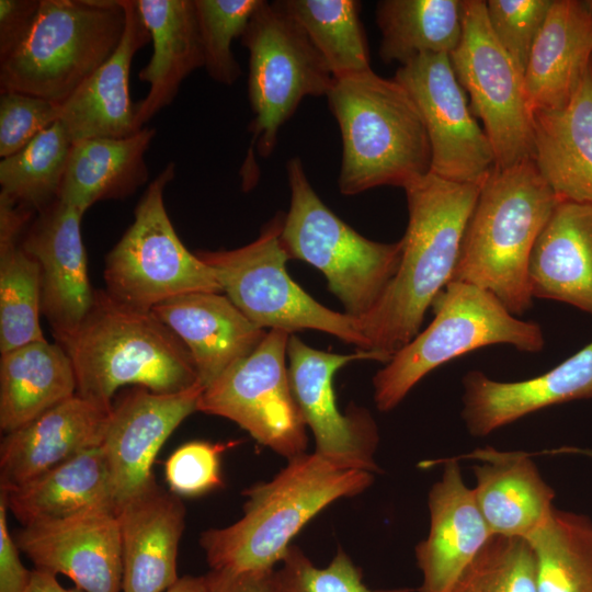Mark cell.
<instances>
[{"instance_id":"7bdbcfd3","label":"cell","mask_w":592,"mask_h":592,"mask_svg":"<svg viewBox=\"0 0 592 592\" xmlns=\"http://www.w3.org/2000/svg\"><path fill=\"white\" fill-rule=\"evenodd\" d=\"M0 157L8 158L59 118V105L35 95L0 91Z\"/></svg>"},{"instance_id":"7402d4cb","label":"cell","mask_w":592,"mask_h":592,"mask_svg":"<svg viewBox=\"0 0 592 592\" xmlns=\"http://www.w3.org/2000/svg\"><path fill=\"white\" fill-rule=\"evenodd\" d=\"M111 409L76 394L7 433L0 446L1 489L22 485L101 446Z\"/></svg>"},{"instance_id":"9c48e42d","label":"cell","mask_w":592,"mask_h":592,"mask_svg":"<svg viewBox=\"0 0 592 592\" xmlns=\"http://www.w3.org/2000/svg\"><path fill=\"white\" fill-rule=\"evenodd\" d=\"M284 216H275L252 242L231 250H196L215 272L223 293L257 326L293 333L317 330L366 351L358 321L314 299L286 270L281 240Z\"/></svg>"},{"instance_id":"4fadbf2b","label":"cell","mask_w":592,"mask_h":592,"mask_svg":"<svg viewBox=\"0 0 592 592\" xmlns=\"http://www.w3.org/2000/svg\"><path fill=\"white\" fill-rule=\"evenodd\" d=\"M291 333L271 329L257 349L206 387L197 411L229 419L288 460L307 448L286 367Z\"/></svg>"},{"instance_id":"836d02e7","label":"cell","mask_w":592,"mask_h":592,"mask_svg":"<svg viewBox=\"0 0 592 592\" xmlns=\"http://www.w3.org/2000/svg\"><path fill=\"white\" fill-rule=\"evenodd\" d=\"M376 22L384 62L402 66L423 54L451 55L463 34V0H383Z\"/></svg>"},{"instance_id":"ffe728a7","label":"cell","mask_w":592,"mask_h":592,"mask_svg":"<svg viewBox=\"0 0 592 592\" xmlns=\"http://www.w3.org/2000/svg\"><path fill=\"white\" fill-rule=\"evenodd\" d=\"M436 463L444 468L428 496L430 530L415 546L422 574L418 592H447L493 535L473 489L463 480L458 462L451 457Z\"/></svg>"},{"instance_id":"5bb4252c","label":"cell","mask_w":592,"mask_h":592,"mask_svg":"<svg viewBox=\"0 0 592 592\" xmlns=\"http://www.w3.org/2000/svg\"><path fill=\"white\" fill-rule=\"evenodd\" d=\"M414 101L431 147L433 174L481 186L497 168L490 140L470 110L448 54H423L394 78Z\"/></svg>"},{"instance_id":"8d00e7d4","label":"cell","mask_w":592,"mask_h":592,"mask_svg":"<svg viewBox=\"0 0 592 592\" xmlns=\"http://www.w3.org/2000/svg\"><path fill=\"white\" fill-rule=\"evenodd\" d=\"M72 140L59 121L0 161V195L36 214L58 200Z\"/></svg>"},{"instance_id":"cb8c5ba5","label":"cell","mask_w":592,"mask_h":592,"mask_svg":"<svg viewBox=\"0 0 592 592\" xmlns=\"http://www.w3.org/2000/svg\"><path fill=\"white\" fill-rule=\"evenodd\" d=\"M122 544V592H164L180 578L179 544L185 509L157 483L115 511Z\"/></svg>"},{"instance_id":"6da1fadb","label":"cell","mask_w":592,"mask_h":592,"mask_svg":"<svg viewBox=\"0 0 592 592\" xmlns=\"http://www.w3.org/2000/svg\"><path fill=\"white\" fill-rule=\"evenodd\" d=\"M408 226L398 269L358 327L366 351L385 363L420 332L425 312L451 282L480 186L429 172L405 186Z\"/></svg>"},{"instance_id":"f546056e","label":"cell","mask_w":592,"mask_h":592,"mask_svg":"<svg viewBox=\"0 0 592 592\" xmlns=\"http://www.w3.org/2000/svg\"><path fill=\"white\" fill-rule=\"evenodd\" d=\"M22 527L92 511H113L109 470L101 447L87 449L22 485L1 489Z\"/></svg>"},{"instance_id":"1f68e13d","label":"cell","mask_w":592,"mask_h":592,"mask_svg":"<svg viewBox=\"0 0 592 592\" xmlns=\"http://www.w3.org/2000/svg\"><path fill=\"white\" fill-rule=\"evenodd\" d=\"M77 394L71 360L46 339L1 353L0 428L10 433Z\"/></svg>"},{"instance_id":"44dd1931","label":"cell","mask_w":592,"mask_h":592,"mask_svg":"<svg viewBox=\"0 0 592 592\" xmlns=\"http://www.w3.org/2000/svg\"><path fill=\"white\" fill-rule=\"evenodd\" d=\"M151 311L186 346L204 389L251 354L267 332L224 293L180 295L158 304Z\"/></svg>"},{"instance_id":"b9f144b4","label":"cell","mask_w":592,"mask_h":592,"mask_svg":"<svg viewBox=\"0 0 592 592\" xmlns=\"http://www.w3.org/2000/svg\"><path fill=\"white\" fill-rule=\"evenodd\" d=\"M240 441H192L179 446L164 462V477L172 493L197 497L224 486L220 456Z\"/></svg>"},{"instance_id":"52a82bcc","label":"cell","mask_w":592,"mask_h":592,"mask_svg":"<svg viewBox=\"0 0 592 592\" xmlns=\"http://www.w3.org/2000/svg\"><path fill=\"white\" fill-rule=\"evenodd\" d=\"M432 306L434 318L426 329L375 374L374 401L379 411L392 410L424 376L468 352L506 344L536 353L545 346L538 323L521 320L476 285L451 281Z\"/></svg>"},{"instance_id":"ee69618b","label":"cell","mask_w":592,"mask_h":592,"mask_svg":"<svg viewBox=\"0 0 592 592\" xmlns=\"http://www.w3.org/2000/svg\"><path fill=\"white\" fill-rule=\"evenodd\" d=\"M39 4L41 0H0V60L24 41Z\"/></svg>"},{"instance_id":"ab89813d","label":"cell","mask_w":592,"mask_h":592,"mask_svg":"<svg viewBox=\"0 0 592 592\" xmlns=\"http://www.w3.org/2000/svg\"><path fill=\"white\" fill-rule=\"evenodd\" d=\"M269 592H413L409 588L369 589L363 583V573L349 555L339 547L331 562L319 568L291 545L278 568L271 572Z\"/></svg>"},{"instance_id":"4dcf8cb0","label":"cell","mask_w":592,"mask_h":592,"mask_svg":"<svg viewBox=\"0 0 592 592\" xmlns=\"http://www.w3.org/2000/svg\"><path fill=\"white\" fill-rule=\"evenodd\" d=\"M155 136L145 126L127 137L72 143L58 200L84 214L98 202L133 195L149 179L145 155Z\"/></svg>"},{"instance_id":"83f0119b","label":"cell","mask_w":592,"mask_h":592,"mask_svg":"<svg viewBox=\"0 0 592 592\" xmlns=\"http://www.w3.org/2000/svg\"><path fill=\"white\" fill-rule=\"evenodd\" d=\"M533 160L559 201L592 205V62L569 103L533 112Z\"/></svg>"},{"instance_id":"4316f807","label":"cell","mask_w":592,"mask_h":592,"mask_svg":"<svg viewBox=\"0 0 592 592\" xmlns=\"http://www.w3.org/2000/svg\"><path fill=\"white\" fill-rule=\"evenodd\" d=\"M453 458L482 462L473 467V491L493 535L527 538L551 514L554 489L543 479L530 454L487 447Z\"/></svg>"},{"instance_id":"5b68a950","label":"cell","mask_w":592,"mask_h":592,"mask_svg":"<svg viewBox=\"0 0 592 592\" xmlns=\"http://www.w3.org/2000/svg\"><path fill=\"white\" fill-rule=\"evenodd\" d=\"M326 96L342 138V194L382 185L405 189L430 172L431 147L421 114L395 79L371 69L333 79Z\"/></svg>"},{"instance_id":"2e32d148","label":"cell","mask_w":592,"mask_h":592,"mask_svg":"<svg viewBox=\"0 0 592 592\" xmlns=\"http://www.w3.org/2000/svg\"><path fill=\"white\" fill-rule=\"evenodd\" d=\"M203 390L201 384L172 394L135 386L113 402L100 447L115 511L156 485V456L180 423L197 411Z\"/></svg>"},{"instance_id":"8992f818","label":"cell","mask_w":592,"mask_h":592,"mask_svg":"<svg viewBox=\"0 0 592 592\" xmlns=\"http://www.w3.org/2000/svg\"><path fill=\"white\" fill-rule=\"evenodd\" d=\"M125 21L121 0H41L24 41L0 60V91L61 104L114 53Z\"/></svg>"},{"instance_id":"ba28073f","label":"cell","mask_w":592,"mask_h":592,"mask_svg":"<svg viewBox=\"0 0 592 592\" xmlns=\"http://www.w3.org/2000/svg\"><path fill=\"white\" fill-rule=\"evenodd\" d=\"M291 204L281 240L291 259L318 269L344 312L357 321L377 304L394 277L401 257V240H369L320 200L298 157L286 163Z\"/></svg>"},{"instance_id":"277c9868","label":"cell","mask_w":592,"mask_h":592,"mask_svg":"<svg viewBox=\"0 0 592 592\" xmlns=\"http://www.w3.org/2000/svg\"><path fill=\"white\" fill-rule=\"evenodd\" d=\"M71 360L77 395L112 408L118 388L172 394L198 383L190 352L151 310L136 309L95 289L75 334L60 344Z\"/></svg>"},{"instance_id":"d6986e66","label":"cell","mask_w":592,"mask_h":592,"mask_svg":"<svg viewBox=\"0 0 592 592\" xmlns=\"http://www.w3.org/2000/svg\"><path fill=\"white\" fill-rule=\"evenodd\" d=\"M462 384L465 426L473 436H486L549 406L592 399V342L530 379L499 382L480 371H469Z\"/></svg>"},{"instance_id":"d4e9b609","label":"cell","mask_w":592,"mask_h":592,"mask_svg":"<svg viewBox=\"0 0 592 592\" xmlns=\"http://www.w3.org/2000/svg\"><path fill=\"white\" fill-rule=\"evenodd\" d=\"M592 62V11L587 1L554 0L523 77L530 109L565 107Z\"/></svg>"},{"instance_id":"8fae6325","label":"cell","mask_w":592,"mask_h":592,"mask_svg":"<svg viewBox=\"0 0 592 592\" xmlns=\"http://www.w3.org/2000/svg\"><path fill=\"white\" fill-rule=\"evenodd\" d=\"M240 39L249 52L248 95L254 114L248 162L254 146L261 157L271 156L282 125L301 100L327 95L333 77L281 1L262 0Z\"/></svg>"},{"instance_id":"9a60e30c","label":"cell","mask_w":592,"mask_h":592,"mask_svg":"<svg viewBox=\"0 0 592 592\" xmlns=\"http://www.w3.org/2000/svg\"><path fill=\"white\" fill-rule=\"evenodd\" d=\"M287 357L293 395L314 434L315 452L344 468L373 474L379 471L374 459L378 444L377 425L364 408L353 407L345 413L340 411L333 377L348 363L360 360L385 363L384 358L364 350L350 354L320 351L293 334L288 340Z\"/></svg>"},{"instance_id":"603a6c76","label":"cell","mask_w":592,"mask_h":592,"mask_svg":"<svg viewBox=\"0 0 592 592\" xmlns=\"http://www.w3.org/2000/svg\"><path fill=\"white\" fill-rule=\"evenodd\" d=\"M126 21L114 53L59 105V118L72 143L122 138L138 132L129 90L135 54L150 42L136 0H121Z\"/></svg>"},{"instance_id":"7c38bea8","label":"cell","mask_w":592,"mask_h":592,"mask_svg":"<svg viewBox=\"0 0 592 592\" xmlns=\"http://www.w3.org/2000/svg\"><path fill=\"white\" fill-rule=\"evenodd\" d=\"M449 58L471 112L482 121L497 168L533 159V114L523 76L493 35L486 1L463 0V34Z\"/></svg>"},{"instance_id":"7dc6e473","label":"cell","mask_w":592,"mask_h":592,"mask_svg":"<svg viewBox=\"0 0 592 592\" xmlns=\"http://www.w3.org/2000/svg\"><path fill=\"white\" fill-rule=\"evenodd\" d=\"M25 592H83L78 588L66 589L57 580V576L50 572L34 569L31 582Z\"/></svg>"},{"instance_id":"f1b7e54d","label":"cell","mask_w":592,"mask_h":592,"mask_svg":"<svg viewBox=\"0 0 592 592\" xmlns=\"http://www.w3.org/2000/svg\"><path fill=\"white\" fill-rule=\"evenodd\" d=\"M136 5L152 42L150 60L138 73L149 83L135 106L139 130L172 103L187 76L204 67V55L194 0H136Z\"/></svg>"},{"instance_id":"484cf974","label":"cell","mask_w":592,"mask_h":592,"mask_svg":"<svg viewBox=\"0 0 592 592\" xmlns=\"http://www.w3.org/2000/svg\"><path fill=\"white\" fill-rule=\"evenodd\" d=\"M533 298L573 306L592 316V205L559 201L528 264Z\"/></svg>"},{"instance_id":"74e56055","label":"cell","mask_w":592,"mask_h":592,"mask_svg":"<svg viewBox=\"0 0 592 592\" xmlns=\"http://www.w3.org/2000/svg\"><path fill=\"white\" fill-rule=\"evenodd\" d=\"M447 592H537V562L531 543L492 535Z\"/></svg>"},{"instance_id":"f6af8a7d","label":"cell","mask_w":592,"mask_h":592,"mask_svg":"<svg viewBox=\"0 0 592 592\" xmlns=\"http://www.w3.org/2000/svg\"><path fill=\"white\" fill-rule=\"evenodd\" d=\"M7 510L0 496V592H25L33 570L26 569L20 559V549L8 528Z\"/></svg>"},{"instance_id":"d590c367","label":"cell","mask_w":592,"mask_h":592,"mask_svg":"<svg viewBox=\"0 0 592 592\" xmlns=\"http://www.w3.org/2000/svg\"><path fill=\"white\" fill-rule=\"evenodd\" d=\"M526 539L537 562V592H592V521L554 508Z\"/></svg>"},{"instance_id":"f35d334b","label":"cell","mask_w":592,"mask_h":592,"mask_svg":"<svg viewBox=\"0 0 592 592\" xmlns=\"http://www.w3.org/2000/svg\"><path fill=\"white\" fill-rule=\"evenodd\" d=\"M262 0H194L195 14L209 77L225 86L234 84L241 68L231 50Z\"/></svg>"},{"instance_id":"e0dca14e","label":"cell","mask_w":592,"mask_h":592,"mask_svg":"<svg viewBox=\"0 0 592 592\" xmlns=\"http://www.w3.org/2000/svg\"><path fill=\"white\" fill-rule=\"evenodd\" d=\"M83 215L57 200L35 215L21 239L38 264L42 315L58 344L76 333L94 299L81 237Z\"/></svg>"},{"instance_id":"bcb514c9","label":"cell","mask_w":592,"mask_h":592,"mask_svg":"<svg viewBox=\"0 0 592 592\" xmlns=\"http://www.w3.org/2000/svg\"><path fill=\"white\" fill-rule=\"evenodd\" d=\"M272 570L244 572L210 570L208 576L212 592H269Z\"/></svg>"},{"instance_id":"3957f363","label":"cell","mask_w":592,"mask_h":592,"mask_svg":"<svg viewBox=\"0 0 592 592\" xmlns=\"http://www.w3.org/2000/svg\"><path fill=\"white\" fill-rule=\"evenodd\" d=\"M558 202L533 159L496 168L480 186L451 281L483 288L511 314L523 315L534 299L532 250Z\"/></svg>"},{"instance_id":"ac0fdd59","label":"cell","mask_w":592,"mask_h":592,"mask_svg":"<svg viewBox=\"0 0 592 592\" xmlns=\"http://www.w3.org/2000/svg\"><path fill=\"white\" fill-rule=\"evenodd\" d=\"M15 543L35 569L67 576L83 592H122L121 533L113 511L22 527Z\"/></svg>"},{"instance_id":"60d3db41","label":"cell","mask_w":592,"mask_h":592,"mask_svg":"<svg viewBox=\"0 0 592 592\" xmlns=\"http://www.w3.org/2000/svg\"><path fill=\"white\" fill-rule=\"evenodd\" d=\"M554 0H488L491 31L524 77L536 37Z\"/></svg>"},{"instance_id":"c3c4849f","label":"cell","mask_w":592,"mask_h":592,"mask_svg":"<svg viewBox=\"0 0 592 592\" xmlns=\"http://www.w3.org/2000/svg\"><path fill=\"white\" fill-rule=\"evenodd\" d=\"M164 592H212L209 576L181 577Z\"/></svg>"},{"instance_id":"e575fe53","label":"cell","mask_w":592,"mask_h":592,"mask_svg":"<svg viewBox=\"0 0 592 592\" xmlns=\"http://www.w3.org/2000/svg\"><path fill=\"white\" fill-rule=\"evenodd\" d=\"M327 64L333 79L371 70L366 35L355 0H283Z\"/></svg>"},{"instance_id":"7a4b0ae2","label":"cell","mask_w":592,"mask_h":592,"mask_svg":"<svg viewBox=\"0 0 592 592\" xmlns=\"http://www.w3.org/2000/svg\"><path fill=\"white\" fill-rule=\"evenodd\" d=\"M373 473L338 466L318 453L288 460L272 480L243 491V516L234 524L202 533L210 570H272L292 539L320 511L341 498L365 491Z\"/></svg>"},{"instance_id":"681fc988","label":"cell","mask_w":592,"mask_h":592,"mask_svg":"<svg viewBox=\"0 0 592 592\" xmlns=\"http://www.w3.org/2000/svg\"><path fill=\"white\" fill-rule=\"evenodd\" d=\"M546 453H550V454H553V453L554 454H560V453L580 454V455H585V456L592 458V448H579V447H573V446H563V447H560V448L553 449V451H547Z\"/></svg>"},{"instance_id":"30bf717a","label":"cell","mask_w":592,"mask_h":592,"mask_svg":"<svg viewBox=\"0 0 592 592\" xmlns=\"http://www.w3.org/2000/svg\"><path fill=\"white\" fill-rule=\"evenodd\" d=\"M174 172L169 162L149 183L133 223L105 257V292L136 309L194 292L223 293L213 269L185 248L169 218L163 194Z\"/></svg>"},{"instance_id":"d6a6232c","label":"cell","mask_w":592,"mask_h":592,"mask_svg":"<svg viewBox=\"0 0 592 592\" xmlns=\"http://www.w3.org/2000/svg\"><path fill=\"white\" fill-rule=\"evenodd\" d=\"M35 212L0 196V351L45 340L41 272L21 239Z\"/></svg>"}]
</instances>
